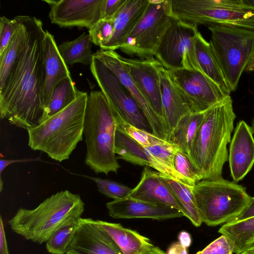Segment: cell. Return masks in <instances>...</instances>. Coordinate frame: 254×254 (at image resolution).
Returning a JSON list of instances; mask_svg holds the SVG:
<instances>
[{
	"mask_svg": "<svg viewBox=\"0 0 254 254\" xmlns=\"http://www.w3.org/2000/svg\"><path fill=\"white\" fill-rule=\"evenodd\" d=\"M25 33L20 48L3 88L0 116L27 130L45 121L41 92L45 77L44 38L41 20L22 15Z\"/></svg>",
	"mask_w": 254,
	"mask_h": 254,
	"instance_id": "obj_1",
	"label": "cell"
},
{
	"mask_svg": "<svg viewBox=\"0 0 254 254\" xmlns=\"http://www.w3.org/2000/svg\"><path fill=\"white\" fill-rule=\"evenodd\" d=\"M236 117L230 95L206 111L188 153L202 180L222 178Z\"/></svg>",
	"mask_w": 254,
	"mask_h": 254,
	"instance_id": "obj_2",
	"label": "cell"
},
{
	"mask_svg": "<svg viewBox=\"0 0 254 254\" xmlns=\"http://www.w3.org/2000/svg\"><path fill=\"white\" fill-rule=\"evenodd\" d=\"M84 210V203L80 195L62 190L34 209L19 208L8 224L14 232L41 244L63 226L79 219Z\"/></svg>",
	"mask_w": 254,
	"mask_h": 254,
	"instance_id": "obj_3",
	"label": "cell"
},
{
	"mask_svg": "<svg viewBox=\"0 0 254 254\" xmlns=\"http://www.w3.org/2000/svg\"><path fill=\"white\" fill-rule=\"evenodd\" d=\"M117 123L113 111L101 91L88 94L83 135L85 163L95 173H117L120 168L115 152Z\"/></svg>",
	"mask_w": 254,
	"mask_h": 254,
	"instance_id": "obj_4",
	"label": "cell"
},
{
	"mask_svg": "<svg viewBox=\"0 0 254 254\" xmlns=\"http://www.w3.org/2000/svg\"><path fill=\"white\" fill-rule=\"evenodd\" d=\"M87 97L83 92L64 109L27 130L31 149L41 151L60 162L68 159L83 139Z\"/></svg>",
	"mask_w": 254,
	"mask_h": 254,
	"instance_id": "obj_5",
	"label": "cell"
},
{
	"mask_svg": "<svg viewBox=\"0 0 254 254\" xmlns=\"http://www.w3.org/2000/svg\"><path fill=\"white\" fill-rule=\"evenodd\" d=\"M192 190L202 222L209 226L224 224L236 218L251 197L245 187L223 178L200 181Z\"/></svg>",
	"mask_w": 254,
	"mask_h": 254,
	"instance_id": "obj_6",
	"label": "cell"
},
{
	"mask_svg": "<svg viewBox=\"0 0 254 254\" xmlns=\"http://www.w3.org/2000/svg\"><path fill=\"white\" fill-rule=\"evenodd\" d=\"M211 50L231 92L237 88L242 73L254 54V31L209 25Z\"/></svg>",
	"mask_w": 254,
	"mask_h": 254,
	"instance_id": "obj_7",
	"label": "cell"
},
{
	"mask_svg": "<svg viewBox=\"0 0 254 254\" xmlns=\"http://www.w3.org/2000/svg\"><path fill=\"white\" fill-rule=\"evenodd\" d=\"M174 17L191 26L218 25L254 31V11L240 0H171Z\"/></svg>",
	"mask_w": 254,
	"mask_h": 254,
	"instance_id": "obj_8",
	"label": "cell"
},
{
	"mask_svg": "<svg viewBox=\"0 0 254 254\" xmlns=\"http://www.w3.org/2000/svg\"><path fill=\"white\" fill-rule=\"evenodd\" d=\"M171 0H149L148 6L124 44V53L145 60L155 56L173 15Z\"/></svg>",
	"mask_w": 254,
	"mask_h": 254,
	"instance_id": "obj_9",
	"label": "cell"
},
{
	"mask_svg": "<svg viewBox=\"0 0 254 254\" xmlns=\"http://www.w3.org/2000/svg\"><path fill=\"white\" fill-rule=\"evenodd\" d=\"M199 32L197 26L186 24L173 16L156 51V59L168 70L186 68L202 72L195 51Z\"/></svg>",
	"mask_w": 254,
	"mask_h": 254,
	"instance_id": "obj_10",
	"label": "cell"
},
{
	"mask_svg": "<svg viewBox=\"0 0 254 254\" xmlns=\"http://www.w3.org/2000/svg\"><path fill=\"white\" fill-rule=\"evenodd\" d=\"M90 70L112 108L126 122L147 131L151 130L142 110L117 76L94 57Z\"/></svg>",
	"mask_w": 254,
	"mask_h": 254,
	"instance_id": "obj_11",
	"label": "cell"
},
{
	"mask_svg": "<svg viewBox=\"0 0 254 254\" xmlns=\"http://www.w3.org/2000/svg\"><path fill=\"white\" fill-rule=\"evenodd\" d=\"M168 72L189 101L192 112H204L228 96L201 71L182 68Z\"/></svg>",
	"mask_w": 254,
	"mask_h": 254,
	"instance_id": "obj_12",
	"label": "cell"
},
{
	"mask_svg": "<svg viewBox=\"0 0 254 254\" xmlns=\"http://www.w3.org/2000/svg\"><path fill=\"white\" fill-rule=\"evenodd\" d=\"M94 57L110 70L129 92L148 122L152 133L163 139L170 141L164 121L154 111L133 81L127 65L123 60V57L115 51L101 49L94 54Z\"/></svg>",
	"mask_w": 254,
	"mask_h": 254,
	"instance_id": "obj_13",
	"label": "cell"
},
{
	"mask_svg": "<svg viewBox=\"0 0 254 254\" xmlns=\"http://www.w3.org/2000/svg\"><path fill=\"white\" fill-rule=\"evenodd\" d=\"M105 0H43L50 7L51 22L61 27H85L88 30L102 19Z\"/></svg>",
	"mask_w": 254,
	"mask_h": 254,
	"instance_id": "obj_14",
	"label": "cell"
},
{
	"mask_svg": "<svg viewBox=\"0 0 254 254\" xmlns=\"http://www.w3.org/2000/svg\"><path fill=\"white\" fill-rule=\"evenodd\" d=\"M66 254L123 253L109 234L95 223V220L80 217Z\"/></svg>",
	"mask_w": 254,
	"mask_h": 254,
	"instance_id": "obj_15",
	"label": "cell"
},
{
	"mask_svg": "<svg viewBox=\"0 0 254 254\" xmlns=\"http://www.w3.org/2000/svg\"><path fill=\"white\" fill-rule=\"evenodd\" d=\"M128 72L142 95L156 114L163 119L159 61L154 57L147 59L122 58Z\"/></svg>",
	"mask_w": 254,
	"mask_h": 254,
	"instance_id": "obj_16",
	"label": "cell"
},
{
	"mask_svg": "<svg viewBox=\"0 0 254 254\" xmlns=\"http://www.w3.org/2000/svg\"><path fill=\"white\" fill-rule=\"evenodd\" d=\"M158 72L160 78L162 116L170 136L179 121L192 112L190 104L170 76L168 70L159 63Z\"/></svg>",
	"mask_w": 254,
	"mask_h": 254,
	"instance_id": "obj_17",
	"label": "cell"
},
{
	"mask_svg": "<svg viewBox=\"0 0 254 254\" xmlns=\"http://www.w3.org/2000/svg\"><path fill=\"white\" fill-rule=\"evenodd\" d=\"M228 160L231 177L235 183L242 180L254 164V138L244 121L237 123L231 140Z\"/></svg>",
	"mask_w": 254,
	"mask_h": 254,
	"instance_id": "obj_18",
	"label": "cell"
},
{
	"mask_svg": "<svg viewBox=\"0 0 254 254\" xmlns=\"http://www.w3.org/2000/svg\"><path fill=\"white\" fill-rule=\"evenodd\" d=\"M109 215L116 219L150 218L158 220L182 217L177 209L130 197L106 203Z\"/></svg>",
	"mask_w": 254,
	"mask_h": 254,
	"instance_id": "obj_19",
	"label": "cell"
},
{
	"mask_svg": "<svg viewBox=\"0 0 254 254\" xmlns=\"http://www.w3.org/2000/svg\"><path fill=\"white\" fill-rule=\"evenodd\" d=\"M44 50L45 77L41 92V102L44 109L45 121L46 110L55 86L63 79L70 76V74L67 65L59 52L53 35L47 30L44 38Z\"/></svg>",
	"mask_w": 254,
	"mask_h": 254,
	"instance_id": "obj_20",
	"label": "cell"
},
{
	"mask_svg": "<svg viewBox=\"0 0 254 254\" xmlns=\"http://www.w3.org/2000/svg\"><path fill=\"white\" fill-rule=\"evenodd\" d=\"M127 197L170 206L182 212L174 194L162 180L159 172L147 167H144L139 183L131 190Z\"/></svg>",
	"mask_w": 254,
	"mask_h": 254,
	"instance_id": "obj_21",
	"label": "cell"
},
{
	"mask_svg": "<svg viewBox=\"0 0 254 254\" xmlns=\"http://www.w3.org/2000/svg\"><path fill=\"white\" fill-rule=\"evenodd\" d=\"M149 3V0H126L113 19L111 38L101 49L115 51L120 49L143 15Z\"/></svg>",
	"mask_w": 254,
	"mask_h": 254,
	"instance_id": "obj_22",
	"label": "cell"
},
{
	"mask_svg": "<svg viewBox=\"0 0 254 254\" xmlns=\"http://www.w3.org/2000/svg\"><path fill=\"white\" fill-rule=\"evenodd\" d=\"M95 222L109 234L123 254H147L154 246L147 238L120 224L99 220Z\"/></svg>",
	"mask_w": 254,
	"mask_h": 254,
	"instance_id": "obj_23",
	"label": "cell"
},
{
	"mask_svg": "<svg viewBox=\"0 0 254 254\" xmlns=\"http://www.w3.org/2000/svg\"><path fill=\"white\" fill-rule=\"evenodd\" d=\"M195 51L198 64L202 72L217 84L227 95L231 91L221 69L211 50L209 42L198 33L195 42Z\"/></svg>",
	"mask_w": 254,
	"mask_h": 254,
	"instance_id": "obj_24",
	"label": "cell"
},
{
	"mask_svg": "<svg viewBox=\"0 0 254 254\" xmlns=\"http://www.w3.org/2000/svg\"><path fill=\"white\" fill-rule=\"evenodd\" d=\"M115 152L122 159L135 165L151 167V155L145 147L124 132L117 128Z\"/></svg>",
	"mask_w": 254,
	"mask_h": 254,
	"instance_id": "obj_25",
	"label": "cell"
},
{
	"mask_svg": "<svg viewBox=\"0 0 254 254\" xmlns=\"http://www.w3.org/2000/svg\"><path fill=\"white\" fill-rule=\"evenodd\" d=\"M159 173L162 180L174 194L183 216L187 217L194 226L199 227L203 222L195 201L192 187Z\"/></svg>",
	"mask_w": 254,
	"mask_h": 254,
	"instance_id": "obj_26",
	"label": "cell"
},
{
	"mask_svg": "<svg viewBox=\"0 0 254 254\" xmlns=\"http://www.w3.org/2000/svg\"><path fill=\"white\" fill-rule=\"evenodd\" d=\"M92 44L90 35L83 33L72 41L61 43L58 48L67 65L76 63L90 65L94 58Z\"/></svg>",
	"mask_w": 254,
	"mask_h": 254,
	"instance_id": "obj_27",
	"label": "cell"
},
{
	"mask_svg": "<svg viewBox=\"0 0 254 254\" xmlns=\"http://www.w3.org/2000/svg\"><path fill=\"white\" fill-rule=\"evenodd\" d=\"M205 112H191L182 118L170 136V142L188 154Z\"/></svg>",
	"mask_w": 254,
	"mask_h": 254,
	"instance_id": "obj_28",
	"label": "cell"
},
{
	"mask_svg": "<svg viewBox=\"0 0 254 254\" xmlns=\"http://www.w3.org/2000/svg\"><path fill=\"white\" fill-rule=\"evenodd\" d=\"M218 232L234 242L235 254L241 253L254 243V217L225 223L220 228Z\"/></svg>",
	"mask_w": 254,
	"mask_h": 254,
	"instance_id": "obj_29",
	"label": "cell"
},
{
	"mask_svg": "<svg viewBox=\"0 0 254 254\" xmlns=\"http://www.w3.org/2000/svg\"><path fill=\"white\" fill-rule=\"evenodd\" d=\"M83 92L76 89L71 76L60 81L55 86L46 109L45 121L67 107Z\"/></svg>",
	"mask_w": 254,
	"mask_h": 254,
	"instance_id": "obj_30",
	"label": "cell"
},
{
	"mask_svg": "<svg viewBox=\"0 0 254 254\" xmlns=\"http://www.w3.org/2000/svg\"><path fill=\"white\" fill-rule=\"evenodd\" d=\"M19 26L8 45L0 55V90L4 86L11 68L18 54L23 40L25 26L22 15L16 16Z\"/></svg>",
	"mask_w": 254,
	"mask_h": 254,
	"instance_id": "obj_31",
	"label": "cell"
},
{
	"mask_svg": "<svg viewBox=\"0 0 254 254\" xmlns=\"http://www.w3.org/2000/svg\"><path fill=\"white\" fill-rule=\"evenodd\" d=\"M79 219L58 229L46 242V249L51 254H66L76 232Z\"/></svg>",
	"mask_w": 254,
	"mask_h": 254,
	"instance_id": "obj_32",
	"label": "cell"
},
{
	"mask_svg": "<svg viewBox=\"0 0 254 254\" xmlns=\"http://www.w3.org/2000/svg\"><path fill=\"white\" fill-rule=\"evenodd\" d=\"M112 110L116 120L117 128L126 133L143 146H151L168 142L152 132L138 128L126 122L113 109Z\"/></svg>",
	"mask_w": 254,
	"mask_h": 254,
	"instance_id": "obj_33",
	"label": "cell"
},
{
	"mask_svg": "<svg viewBox=\"0 0 254 254\" xmlns=\"http://www.w3.org/2000/svg\"><path fill=\"white\" fill-rule=\"evenodd\" d=\"M173 166L174 169L188 180L193 186L202 180L188 154L179 148L177 149L174 155Z\"/></svg>",
	"mask_w": 254,
	"mask_h": 254,
	"instance_id": "obj_34",
	"label": "cell"
},
{
	"mask_svg": "<svg viewBox=\"0 0 254 254\" xmlns=\"http://www.w3.org/2000/svg\"><path fill=\"white\" fill-rule=\"evenodd\" d=\"M95 182L98 191L108 197L120 200L128 197L131 189L117 182L100 178L89 177Z\"/></svg>",
	"mask_w": 254,
	"mask_h": 254,
	"instance_id": "obj_35",
	"label": "cell"
},
{
	"mask_svg": "<svg viewBox=\"0 0 254 254\" xmlns=\"http://www.w3.org/2000/svg\"><path fill=\"white\" fill-rule=\"evenodd\" d=\"M144 147L151 155L164 166L174 172L178 173L173 166L174 155L179 148L177 145L168 141L163 144Z\"/></svg>",
	"mask_w": 254,
	"mask_h": 254,
	"instance_id": "obj_36",
	"label": "cell"
},
{
	"mask_svg": "<svg viewBox=\"0 0 254 254\" xmlns=\"http://www.w3.org/2000/svg\"><path fill=\"white\" fill-rule=\"evenodd\" d=\"M113 31V19H101L89 29V34L93 44L101 48L110 40Z\"/></svg>",
	"mask_w": 254,
	"mask_h": 254,
	"instance_id": "obj_37",
	"label": "cell"
},
{
	"mask_svg": "<svg viewBox=\"0 0 254 254\" xmlns=\"http://www.w3.org/2000/svg\"><path fill=\"white\" fill-rule=\"evenodd\" d=\"M234 250V242L227 236L221 235L195 254H233Z\"/></svg>",
	"mask_w": 254,
	"mask_h": 254,
	"instance_id": "obj_38",
	"label": "cell"
},
{
	"mask_svg": "<svg viewBox=\"0 0 254 254\" xmlns=\"http://www.w3.org/2000/svg\"><path fill=\"white\" fill-rule=\"evenodd\" d=\"M19 26V22L15 17L9 19L4 16L0 20V55L4 51Z\"/></svg>",
	"mask_w": 254,
	"mask_h": 254,
	"instance_id": "obj_39",
	"label": "cell"
},
{
	"mask_svg": "<svg viewBox=\"0 0 254 254\" xmlns=\"http://www.w3.org/2000/svg\"><path fill=\"white\" fill-rule=\"evenodd\" d=\"M126 0H105L103 5L102 19H113Z\"/></svg>",
	"mask_w": 254,
	"mask_h": 254,
	"instance_id": "obj_40",
	"label": "cell"
},
{
	"mask_svg": "<svg viewBox=\"0 0 254 254\" xmlns=\"http://www.w3.org/2000/svg\"><path fill=\"white\" fill-rule=\"evenodd\" d=\"M253 217H254V197H251L250 202L245 210L241 214L230 222L240 221Z\"/></svg>",
	"mask_w": 254,
	"mask_h": 254,
	"instance_id": "obj_41",
	"label": "cell"
},
{
	"mask_svg": "<svg viewBox=\"0 0 254 254\" xmlns=\"http://www.w3.org/2000/svg\"><path fill=\"white\" fill-rule=\"evenodd\" d=\"M0 254H9L2 217H0Z\"/></svg>",
	"mask_w": 254,
	"mask_h": 254,
	"instance_id": "obj_42",
	"label": "cell"
},
{
	"mask_svg": "<svg viewBox=\"0 0 254 254\" xmlns=\"http://www.w3.org/2000/svg\"><path fill=\"white\" fill-rule=\"evenodd\" d=\"M167 254H188L187 248L183 246L180 242L173 244L169 248Z\"/></svg>",
	"mask_w": 254,
	"mask_h": 254,
	"instance_id": "obj_43",
	"label": "cell"
},
{
	"mask_svg": "<svg viewBox=\"0 0 254 254\" xmlns=\"http://www.w3.org/2000/svg\"><path fill=\"white\" fill-rule=\"evenodd\" d=\"M180 243L186 248L190 246L191 239L190 234L186 231H182L178 236Z\"/></svg>",
	"mask_w": 254,
	"mask_h": 254,
	"instance_id": "obj_44",
	"label": "cell"
},
{
	"mask_svg": "<svg viewBox=\"0 0 254 254\" xmlns=\"http://www.w3.org/2000/svg\"><path fill=\"white\" fill-rule=\"evenodd\" d=\"M241 4L247 9L254 11V0H240Z\"/></svg>",
	"mask_w": 254,
	"mask_h": 254,
	"instance_id": "obj_45",
	"label": "cell"
},
{
	"mask_svg": "<svg viewBox=\"0 0 254 254\" xmlns=\"http://www.w3.org/2000/svg\"><path fill=\"white\" fill-rule=\"evenodd\" d=\"M147 254H167L161 250L159 248L153 246L149 251Z\"/></svg>",
	"mask_w": 254,
	"mask_h": 254,
	"instance_id": "obj_46",
	"label": "cell"
},
{
	"mask_svg": "<svg viewBox=\"0 0 254 254\" xmlns=\"http://www.w3.org/2000/svg\"><path fill=\"white\" fill-rule=\"evenodd\" d=\"M246 71H254V54L253 55L250 62L247 66Z\"/></svg>",
	"mask_w": 254,
	"mask_h": 254,
	"instance_id": "obj_47",
	"label": "cell"
},
{
	"mask_svg": "<svg viewBox=\"0 0 254 254\" xmlns=\"http://www.w3.org/2000/svg\"><path fill=\"white\" fill-rule=\"evenodd\" d=\"M247 250H250V251H252L253 252H254V243H253L252 244H251V245H250L248 248L247 249H246V251H247Z\"/></svg>",
	"mask_w": 254,
	"mask_h": 254,
	"instance_id": "obj_48",
	"label": "cell"
},
{
	"mask_svg": "<svg viewBox=\"0 0 254 254\" xmlns=\"http://www.w3.org/2000/svg\"><path fill=\"white\" fill-rule=\"evenodd\" d=\"M238 254H254V252L250 250H247Z\"/></svg>",
	"mask_w": 254,
	"mask_h": 254,
	"instance_id": "obj_49",
	"label": "cell"
},
{
	"mask_svg": "<svg viewBox=\"0 0 254 254\" xmlns=\"http://www.w3.org/2000/svg\"><path fill=\"white\" fill-rule=\"evenodd\" d=\"M251 128L253 133L254 134V119L252 121Z\"/></svg>",
	"mask_w": 254,
	"mask_h": 254,
	"instance_id": "obj_50",
	"label": "cell"
}]
</instances>
